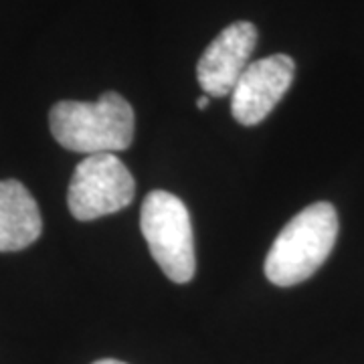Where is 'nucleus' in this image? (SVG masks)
I'll list each match as a JSON object with an SVG mask.
<instances>
[{
  "mask_svg": "<svg viewBox=\"0 0 364 364\" xmlns=\"http://www.w3.org/2000/svg\"><path fill=\"white\" fill-rule=\"evenodd\" d=\"M134 193V176L116 154H91L71 176L67 205L77 221H93L128 207Z\"/></svg>",
  "mask_w": 364,
  "mask_h": 364,
  "instance_id": "20e7f679",
  "label": "nucleus"
},
{
  "mask_svg": "<svg viewBox=\"0 0 364 364\" xmlns=\"http://www.w3.org/2000/svg\"><path fill=\"white\" fill-rule=\"evenodd\" d=\"M43 231L37 200L18 181H0V253L21 251Z\"/></svg>",
  "mask_w": 364,
  "mask_h": 364,
  "instance_id": "0eeeda50",
  "label": "nucleus"
},
{
  "mask_svg": "<svg viewBox=\"0 0 364 364\" xmlns=\"http://www.w3.org/2000/svg\"><path fill=\"white\" fill-rule=\"evenodd\" d=\"M296 63L277 53L247 65L231 93V112L241 126H257L273 112L294 81Z\"/></svg>",
  "mask_w": 364,
  "mask_h": 364,
  "instance_id": "39448f33",
  "label": "nucleus"
},
{
  "mask_svg": "<svg viewBox=\"0 0 364 364\" xmlns=\"http://www.w3.org/2000/svg\"><path fill=\"white\" fill-rule=\"evenodd\" d=\"M142 235L152 257L176 284L195 277V237L191 215L178 196L166 191H152L144 198L140 213Z\"/></svg>",
  "mask_w": 364,
  "mask_h": 364,
  "instance_id": "7ed1b4c3",
  "label": "nucleus"
},
{
  "mask_svg": "<svg viewBox=\"0 0 364 364\" xmlns=\"http://www.w3.org/2000/svg\"><path fill=\"white\" fill-rule=\"evenodd\" d=\"M93 364H126V363H119V360H114V358H105V360H97V363Z\"/></svg>",
  "mask_w": 364,
  "mask_h": 364,
  "instance_id": "1a4fd4ad",
  "label": "nucleus"
},
{
  "mask_svg": "<svg viewBox=\"0 0 364 364\" xmlns=\"http://www.w3.org/2000/svg\"><path fill=\"white\" fill-rule=\"evenodd\" d=\"M134 109L116 91L97 102H59L49 112L53 138L79 154H116L134 140Z\"/></svg>",
  "mask_w": 364,
  "mask_h": 364,
  "instance_id": "f257e3e1",
  "label": "nucleus"
},
{
  "mask_svg": "<svg viewBox=\"0 0 364 364\" xmlns=\"http://www.w3.org/2000/svg\"><path fill=\"white\" fill-rule=\"evenodd\" d=\"M338 237V215L330 203H314L287 223L265 257V275L279 287L312 277L332 253Z\"/></svg>",
  "mask_w": 364,
  "mask_h": 364,
  "instance_id": "f03ea898",
  "label": "nucleus"
},
{
  "mask_svg": "<svg viewBox=\"0 0 364 364\" xmlns=\"http://www.w3.org/2000/svg\"><path fill=\"white\" fill-rule=\"evenodd\" d=\"M208 102H210V100H208V95H200V97L196 100V107H198V109H205V107L208 105Z\"/></svg>",
  "mask_w": 364,
  "mask_h": 364,
  "instance_id": "6e6552de",
  "label": "nucleus"
},
{
  "mask_svg": "<svg viewBox=\"0 0 364 364\" xmlns=\"http://www.w3.org/2000/svg\"><path fill=\"white\" fill-rule=\"evenodd\" d=\"M257 45V28L249 21H237L223 28L208 45L196 65V79L208 97L231 95L249 65Z\"/></svg>",
  "mask_w": 364,
  "mask_h": 364,
  "instance_id": "423d86ee",
  "label": "nucleus"
}]
</instances>
